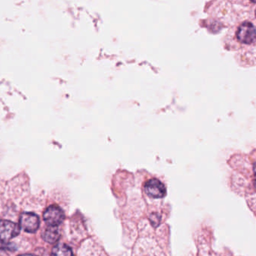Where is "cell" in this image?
<instances>
[{
    "label": "cell",
    "instance_id": "1",
    "mask_svg": "<svg viewBox=\"0 0 256 256\" xmlns=\"http://www.w3.org/2000/svg\"><path fill=\"white\" fill-rule=\"evenodd\" d=\"M43 217L48 226L57 227L64 221V213L58 206L51 205L45 210Z\"/></svg>",
    "mask_w": 256,
    "mask_h": 256
},
{
    "label": "cell",
    "instance_id": "2",
    "mask_svg": "<svg viewBox=\"0 0 256 256\" xmlns=\"http://www.w3.org/2000/svg\"><path fill=\"white\" fill-rule=\"evenodd\" d=\"M239 42L250 45L256 42V28L251 23L246 22L239 27L237 32Z\"/></svg>",
    "mask_w": 256,
    "mask_h": 256
},
{
    "label": "cell",
    "instance_id": "3",
    "mask_svg": "<svg viewBox=\"0 0 256 256\" xmlns=\"http://www.w3.org/2000/svg\"><path fill=\"white\" fill-rule=\"evenodd\" d=\"M20 227L14 222L8 220L0 221V240L7 242L20 234Z\"/></svg>",
    "mask_w": 256,
    "mask_h": 256
},
{
    "label": "cell",
    "instance_id": "4",
    "mask_svg": "<svg viewBox=\"0 0 256 256\" xmlns=\"http://www.w3.org/2000/svg\"><path fill=\"white\" fill-rule=\"evenodd\" d=\"M40 225L38 216L33 213H24L20 217V227L26 232L34 233Z\"/></svg>",
    "mask_w": 256,
    "mask_h": 256
},
{
    "label": "cell",
    "instance_id": "5",
    "mask_svg": "<svg viewBox=\"0 0 256 256\" xmlns=\"http://www.w3.org/2000/svg\"><path fill=\"white\" fill-rule=\"evenodd\" d=\"M144 190L148 196L154 198H164L166 194L165 186L158 179L148 180L144 185Z\"/></svg>",
    "mask_w": 256,
    "mask_h": 256
},
{
    "label": "cell",
    "instance_id": "6",
    "mask_svg": "<svg viewBox=\"0 0 256 256\" xmlns=\"http://www.w3.org/2000/svg\"><path fill=\"white\" fill-rule=\"evenodd\" d=\"M60 230L57 227L48 226L42 233V238L46 243H50V244L56 243L60 239Z\"/></svg>",
    "mask_w": 256,
    "mask_h": 256
},
{
    "label": "cell",
    "instance_id": "7",
    "mask_svg": "<svg viewBox=\"0 0 256 256\" xmlns=\"http://www.w3.org/2000/svg\"><path fill=\"white\" fill-rule=\"evenodd\" d=\"M51 256H73V252L68 245L60 243L54 246Z\"/></svg>",
    "mask_w": 256,
    "mask_h": 256
},
{
    "label": "cell",
    "instance_id": "8",
    "mask_svg": "<svg viewBox=\"0 0 256 256\" xmlns=\"http://www.w3.org/2000/svg\"><path fill=\"white\" fill-rule=\"evenodd\" d=\"M19 256H37V255H30V254H25V255H20Z\"/></svg>",
    "mask_w": 256,
    "mask_h": 256
},
{
    "label": "cell",
    "instance_id": "9",
    "mask_svg": "<svg viewBox=\"0 0 256 256\" xmlns=\"http://www.w3.org/2000/svg\"><path fill=\"white\" fill-rule=\"evenodd\" d=\"M254 183H255V186H256V170L255 171V180H254Z\"/></svg>",
    "mask_w": 256,
    "mask_h": 256
},
{
    "label": "cell",
    "instance_id": "10",
    "mask_svg": "<svg viewBox=\"0 0 256 256\" xmlns=\"http://www.w3.org/2000/svg\"></svg>",
    "mask_w": 256,
    "mask_h": 256
}]
</instances>
